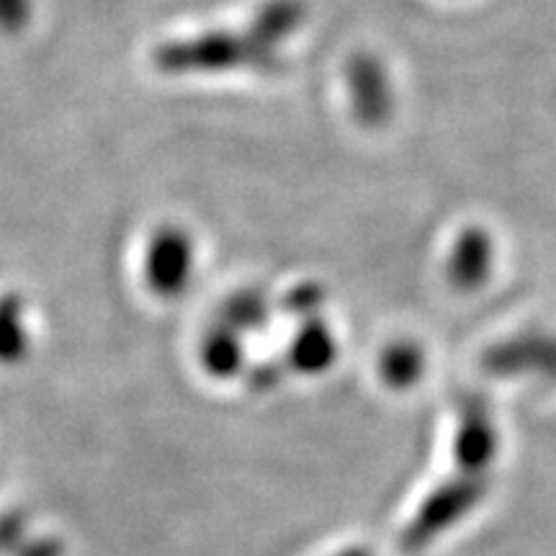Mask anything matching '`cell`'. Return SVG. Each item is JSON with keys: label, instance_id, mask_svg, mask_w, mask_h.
<instances>
[{"label": "cell", "instance_id": "2", "mask_svg": "<svg viewBox=\"0 0 556 556\" xmlns=\"http://www.w3.org/2000/svg\"><path fill=\"white\" fill-rule=\"evenodd\" d=\"M150 278L160 291H176L186 281L193 266V242L184 229H160L150 245Z\"/></svg>", "mask_w": 556, "mask_h": 556}, {"label": "cell", "instance_id": "5", "mask_svg": "<svg viewBox=\"0 0 556 556\" xmlns=\"http://www.w3.org/2000/svg\"><path fill=\"white\" fill-rule=\"evenodd\" d=\"M336 358V340L332 332H328L323 325H312V328L299 338L294 361L307 371H319Z\"/></svg>", "mask_w": 556, "mask_h": 556}, {"label": "cell", "instance_id": "1", "mask_svg": "<svg viewBox=\"0 0 556 556\" xmlns=\"http://www.w3.org/2000/svg\"><path fill=\"white\" fill-rule=\"evenodd\" d=\"M497 456V428L484 402L471 400L462 409L456 435V458L464 475L482 477Z\"/></svg>", "mask_w": 556, "mask_h": 556}, {"label": "cell", "instance_id": "4", "mask_svg": "<svg viewBox=\"0 0 556 556\" xmlns=\"http://www.w3.org/2000/svg\"><path fill=\"white\" fill-rule=\"evenodd\" d=\"M422 368H426V356L413 343L389 345L381 356V377L397 389L415 384L422 377Z\"/></svg>", "mask_w": 556, "mask_h": 556}, {"label": "cell", "instance_id": "3", "mask_svg": "<svg viewBox=\"0 0 556 556\" xmlns=\"http://www.w3.org/2000/svg\"><path fill=\"white\" fill-rule=\"evenodd\" d=\"M492 250L482 232H469L458 240L454 258H451V278L456 287H477L490 274Z\"/></svg>", "mask_w": 556, "mask_h": 556}, {"label": "cell", "instance_id": "6", "mask_svg": "<svg viewBox=\"0 0 556 556\" xmlns=\"http://www.w3.org/2000/svg\"><path fill=\"white\" fill-rule=\"evenodd\" d=\"M31 16V0H0V26L18 31Z\"/></svg>", "mask_w": 556, "mask_h": 556}]
</instances>
